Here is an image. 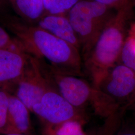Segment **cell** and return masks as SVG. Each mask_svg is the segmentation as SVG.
<instances>
[{
    "label": "cell",
    "mask_w": 135,
    "mask_h": 135,
    "mask_svg": "<svg viewBox=\"0 0 135 135\" xmlns=\"http://www.w3.org/2000/svg\"><path fill=\"white\" fill-rule=\"evenodd\" d=\"M127 110H131L135 112V102L131 104L130 106L128 107Z\"/></svg>",
    "instance_id": "7402d4cb"
},
{
    "label": "cell",
    "mask_w": 135,
    "mask_h": 135,
    "mask_svg": "<svg viewBox=\"0 0 135 135\" xmlns=\"http://www.w3.org/2000/svg\"><path fill=\"white\" fill-rule=\"evenodd\" d=\"M42 135H55L54 134L53 131L51 127H45L44 129Z\"/></svg>",
    "instance_id": "d6986e66"
},
{
    "label": "cell",
    "mask_w": 135,
    "mask_h": 135,
    "mask_svg": "<svg viewBox=\"0 0 135 135\" xmlns=\"http://www.w3.org/2000/svg\"><path fill=\"white\" fill-rule=\"evenodd\" d=\"M15 84V96L31 112L45 92L53 85L47 76L42 63L36 58H30L24 74Z\"/></svg>",
    "instance_id": "52a82bcc"
},
{
    "label": "cell",
    "mask_w": 135,
    "mask_h": 135,
    "mask_svg": "<svg viewBox=\"0 0 135 135\" xmlns=\"http://www.w3.org/2000/svg\"><path fill=\"white\" fill-rule=\"evenodd\" d=\"M38 26L72 44L81 51V45L67 15L45 14Z\"/></svg>",
    "instance_id": "9c48e42d"
},
{
    "label": "cell",
    "mask_w": 135,
    "mask_h": 135,
    "mask_svg": "<svg viewBox=\"0 0 135 135\" xmlns=\"http://www.w3.org/2000/svg\"><path fill=\"white\" fill-rule=\"evenodd\" d=\"M29 109L15 95H10L8 113V133L31 134Z\"/></svg>",
    "instance_id": "30bf717a"
},
{
    "label": "cell",
    "mask_w": 135,
    "mask_h": 135,
    "mask_svg": "<svg viewBox=\"0 0 135 135\" xmlns=\"http://www.w3.org/2000/svg\"><path fill=\"white\" fill-rule=\"evenodd\" d=\"M135 95V72L120 63L93 87L91 105L105 120L104 135H114Z\"/></svg>",
    "instance_id": "7a4b0ae2"
},
{
    "label": "cell",
    "mask_w": 135,
    "mask_h": 135,
    "mask_svg": "<svg viewBox=\"0 0 135 135\" xmlns=\"http://www.w3.org/2000/svg\"><path fill=\"white\" fill-rule=\"evenodd\" d=\"M81 0H43L45 14L67 15Z\"/></svg>",
    "instance_id": "7c38bea8"
},
{
    "label": "cell",
    "mask_w": 135,
    "mask_h": 135,
    "mask_svg": "<svg viewBox=\"0 0 135 135\" xmlns=\"http://www.w3.org/2000/svg\"><path fill=\"white\" fill-rule=\"evenodd\" d=\"M131 2L132 3V4L133 5V8H135V0H131Z\"/></svg>",
    "instance_id": "603a6c76"
},
{
    "label": "cell",
    "mask_w": 135,
    "mask_h": 135,
    "mask_svg": "<svg viewBox=\"0 0 135 135\" xmlns=\"http://www.w3.org/2000/svg\"><path fill=\"white\" fill-rule=\"evenodd\" d=\"M30 60L24 52L0 50V87L18 82L26 71Z\"/></svg>",
    "instance_id": "ba28073f"
},
{
    "label": "cell",
    "mask_w": 135,
    "mask_h": 135,
    "mask_svg": "<svg viewBox=\"0 0 135 135\" xmlns=\"http://www.w3.org/2000/svg\"><path fill=\"white\" fill-rule=\"evenodd\" d=\"M10 94L0 90V133H8V113Z\"/></svg>",
    "instance_id": "5bb4252c"
},
{
    "label": "cell",
    "mask_w": 135,
    "mask_h": 135,
    "mask_svg": "<svg viewBox=\"0 0 135 135\" xmlns=\"http://www.w3.org/2000/svg\"><path fill=\"white\" fill-rule=\"evenodd\" d=\"M2 49L26 52L19 41L12 39L5 30L0 26V50Z\"/></svg>",
    "instance_id": "2e32d148"
},
{
    "label": "cell",
    "mask_w": 135,
    "mask_h": 135,
    "mask_svg": "<svg viewBox=\"0 0 135 135\" xmlns=\"http://www.w3.org/2000/svg\"><path fill=\"white\" fill-rule=\"evenodd\" d=\"M9 28L17 37L25 52L45 59L61 72L82 77L83 62L80 51L67 42L41 28L12 21Z\"/></svg>",
    "instance_id": "6da1fadb"
},
{
    "label": "cell",
    "mask_w": 135,
    "mask_h": 135,
    "mask_svg": "<svg viewBox=\"0 0 135 135\" xmlns=\"http://www.w3.org/2000/svg\"><path fill=\"white\" fill-rule=\"evenodd\" d=\"M114 135H135V129H123L119 131Z\"/></svg>",
    "instance_id": "ac0fdd59"
},
{
    "label": "cell",
    "mask_w": 135,
    "mask_h": 135,
    "mask_svg": "<svg viewBox=\"0 0 135 135\" xmlns=\"http://www.w3.org/2000/svg\"><path fill=\"white\" fill-rule=\"evenodd\" d=\"M2 135H32L31 134H23V133H10L3 134Z\"/></svg>",
    "instance_id": "44dd1931"
},
{
    "label": "cell",
    "mask_w": 135,
    "mask_h": 135,
    "mask_svg": "<svg viewBox=\"0 0 135 135\" xmlns=\"http://www.w3.org/2000/svg\"><path fill=\"white\" fill-rule=\"evenodd\" d=\"M44 67L50 82L60 94L78 110L85 111L91 103L93 87L82 77L61 72L50 65Z\"/></svg>",
    "instance_id": "8992f818"
},
{
    "label": "cell",
    "mask_w": 135,
    "mask_h": 135,
    "mask_svg": "<svg viewBox=\"0 0 135 135\" xmlns=\"http://www.w3.org/2000/svg\"><path fill=\"white\" fill-rule=\"evenodd\" d=\"M118 63L135 72V38L128 35L121 51Z\"/></svg>",
    "instance_id": "4fadbf2b"
},
{
    "label": "cell",
    "mask_w": 135,
    "mask_h": 135,
    "mask_svg": "<svg viewBox=\"0 0 135 135\" xmlns=\"http://www.w3.org/2000/svg\"><path fill=\"white\" fill-rule=\"evenodd\" d=\"M131 2L117 10L90 51L83 58V67L97 86L119 61L125 43L126 30L132 16Z\"/></svg>",
    "instance_id": "3957f363"
},
{
    "label": "cell",
    "mask_w": 135,
    "mask_h": 135,
    "mask_svg": "<svg viewBox=\"0 0 135 135\" xmlns=\"http://www.w3.org/2000/svg\"><path fill=\"white\" fill-rule=\"evenodd\" d=\"M81 123L70 121L52 128L55 135H86L82 129Z\"/></svg>",
    "instance_id": "9a60e30c"
},
{
    "label": "cell",
    "mask_w": 135,
    "mask_h": 135,
    "mask_svg": "<svg viewBox=\"0 0 135 135\" xmlns=\"http://www.w3.org/2000/svg\"><path fill=\"white\" fill-rule=\"evenodd\" d=\"M11 1L16 12L30 21H39L46 14L43 0Z\"/></svg>",
    "instance_id": "8fae6325"
},
{
    "label": "cell",
    "mask_w": 135,
    "mask_h": 135,
    "mask_svg": "<svg viewBox=\"0 0 135 135\" xmlns=\"http://www.w3.org/2000/svg\"><path fill=\"white\" fill-rule=\"evenodd\" d=\"M93 0H81L67 14L81 45L83 58L92 49L115 13Z\"/></svg>",
    "instance_id": "277c9868"
},
{
    "label": "cell",
    "mask_w": 135,
    "mask_h": 135,
    "mask_svg": "<svg viewBox=\"0 0 135 135\" xmlns=\"http://www.w3.org/2000/svg\"><path fill=\"white\" fill-rule=\"evenodd\" d=\"M128 35L135 38V23L132 25L131 26Z\"/></svg>",
    "instance_id": "ffe728a7"
},
{
    "label": "cell",
    "mask_w": 135,
    "mask_h": 135,
    "mask_svg": "<svg viewBox=\"0 0 135 135\" xmlns=\"http://www.w3.org/2000/svg\"><path fill=\"white\" fill-rule=\"evenodd\" d=\"M134 102H135V95H134V97L133 98V99H132V101H131V104H132L133 103H134Z\"/></svg>",
    "instance_id": "cb8c5ba5"
},
{
    "label": "cell",
    "mask_w": 135,
    "mask_h": 135,
    "mask_svg": "<svg viewBox=\"0 0 135 135\" xmlns=\"http://www.w3.org/2000/svg\"><path fill=\"white\" fill-rule=\"evenodd\" d=\"M31 112L39 117L45 127L54 128L70 121H77L83 125L87 121L85 112L73 106L53 85L33 107Z\"/></svg>",
    "instance_id": "5b68a950"
},
{
    "label": "cell",
    "mask_w": 135,
    "mask_h": 135,
    "mask_svg": "<svg viewBox=\"0 0 135 135\" xmlns=\"http://www.w3.org/2000/svg\"><path fill=\"white\" fill-rule=\"evenodd\" d=\"M97 3L105 5L116 11L128 4L130 0H93Z\"/></svg>",
    "instance_id": "e0dca14e"
}]
</instances>
